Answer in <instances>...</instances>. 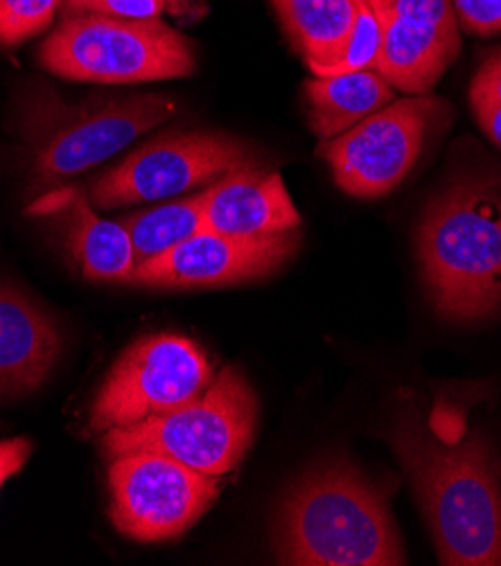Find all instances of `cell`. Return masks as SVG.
<instances>
[{"label":"cell","instance_id":"obj_23","mask_svg":"<svg viewBox=\"0 0 501 566\" xmlns=\"http://www.w3.org/2000/svg\"><path fill=\"white\" fill-rule=\"evenodd\" d=\"M388 12L409 21H425L455 34H459L461 28L452 0H396Z\"/></svg>","mask_w":501,"mask_h":566},{"label":"cell","instance_id":"obj_20","mask_svg":"<svg viewBox=\"0 0 501 566\" xmlns=\"http://www.w3.org/2000/svg\"><path fill=\"white\" fill-rule=\"evenodd\" d=\"M470 104L483 134L501 149V50L488 54L472 77Z\"/></svg>","mask_w":501,"mask_h":566},{"label":"cell","instance_id":"obj_13","mask_svg":"<svg viewBox=\"0 0 501 566\" xmlns=\"http://www.w3.org/2000/svg\"><path fill=\"white\" fill-rule=\"evenodd\" d=\"M296 210L281 172L249 165L210 186L203 229L233 238H269L296 231Z\"/></svg>","mask_w":501,"mask_h":566},{"label":"cell","instance_id":"obj_4","mask_svg":"<svg viewBox=\"0 0 501 566\" xmlns=\"http://www.w3.org/2000/svg\"><path fill=\"white\" fill-rule=\"evenodd\" d=\"M177 113V99L158 93L97 95L69 104L54 91H30L23 134L32 151V172L41 186L75 177Z\"/></svg>","mask_w":501,"mask_h":566},{"label":"cell","instance_id":"obj_1","mask_svg":"<svg viewBox=\"0 0 501 566\" xmlns=\"http://www.w3.org/2000/svg\"><path fill=\"white\" fill-rule=\"evenodd\" d=\"M431 531L440 564L501 566V468L488 440L440 438L403 420L388 431Z\"/></svg>","mask_w":501,"mask_h":566},{"label":"cell","instance_id":"obj_11","mask_svg":"<svg viewBox=\"0 0 501 566\" xmlns=\"http://www.w3.org/2000/svg\"><path fill=\"white\" fill-rule=\"evenodd\" d=\"M299 247V229L269 238H233L201 229L167 253L140 262L134 269L132 285L160 290L240 285L271 275L292 260Z\"/></svg>","mask_w":501,"mask_h":566},{"label":"cell","instance_id":"obj_3","mask_svg":"<svg viewBox=\"0 0 501 566\" xmlns=\"http://www.w3.org/2000/svg\"><path fill=\"white\" fill-rule=\"evenodd\" d=\"M438 314L481 321L501 310V177L468 175L440 190L416 233Z\"/></svg>","mask_w":501,"mask_h":566},{"label":"cell","instance_id":"obj_5","mask_svg":"<svg viewBox=\"0 0 501 566\" xmlns=\"http://www.w3.org/2000/svg\"><path fill=\"white\" fill-rule=\"evenodd\" d=\"M255 424V390L238 366H225L199 398L140 424L104 431L100 447L106 461L158 451L197 472L225 476L244 459Z\"/></svg>","mask_w":501,"mask_h":566},{"label":"cell","instance_id":"obj_18","mask_svg":"<svg viewBox=\"0 0 501 566\" xmlns=\"http://www.w3.org/2000/svg\"><path fill=\"white\" fill-rule=\"evenodd\" d=\"M208 190L210 186L190 197L123 217V226L134 244L136 266L167 253L203 229V208Z\"/></svg>","mask_w":501,"mask_h":566},{"label":"cell","instance_id":"obj_22","mask_svg":"<svg viewBox=\"0 0 501 566\" xmlns=\"http://www.w3.org/2000/svg\"><path fill=\"white\" fill-rule=\"evenodd\" d=\"M69 12H95L118 19L156 21L163 14L186 17L197 12L199 0H69Z\"/></svg>","mask_w":501,"mask_h":566},{"label":"cell","instance_id":"obj_15","mask_svg":"<svg viewBox=\"0 0 501 566\" xmlns=\"http://www.w3.org/2000/svg\"><path fill=\"white\" fill-rule=\"evenodd\" d=\"M384 14V39L377 73L396 91L427 95L459 56L461 34L425 21Z\"/></svg>","mask_w":501,"mask_h":566},{"label":"cell","instance_id":"obj_9","mask_svg":"<svg viewBox=\"0 0 501 566\" xmlns=\"http://www.w3.org/2000/svg\"><path fill=\"white\" fill-rule=\"evenodd\" d=\"M249 165H260V158L251 145L236 136L219 132L165 134L100 177L91 188V201L100 208H118L173 199L208 188Z\"/></svg>","mask_w":501,"mask_h":566},{"label":"cell","instance_id":"obj_16","mask_svg":"<svg viewBox=\"0 0 501 566\" xmlns=\"http://www.w3.org/2000/svg\"><path fill=\"white\" fill-rule=\"evenodd\" d=\"M307 123L321 140L337 138L370 113L396 99V88L377 71L312 77L305 84Z\"/></svg>","mask_w":501,"mask_h":566},{"label":"cell","instance_id":"obj_25","mask_svg":"<svg viewBox=\"0 0 501 566\" xmlns=\"http://www.w3.org/2000/svg\"><path fill=\"white\" fill-rule=\"evenodd\" d=\"M32 454V442L28 438L0 440V490L17 476Z\"/></svg>","mask_w":501,"mask_h":566},{"label":"cell","instance_id":"obj_17","mask_svg":"<svg viewBox=\"0 0 501 566\" xmlns=\"http://www.w3.org/2000/svg\"><path fill=\"white\" fill-rule=\"evenodd\" d=\"M362 0H271L290 41L310 69L325 66L340 50Z\"/></svg>","mask_w":501,"mask_h":566},{"label":"cell","instance_id":"obj_14","mask_svg":"<svg viewBox=\"0 0 501 566\" xmlns=\"http://www.w3.org/2000/svg\"><path fill=\"white\" fill-rule=\"evenodd\" d=\"M62 334L28 294L0 282V402L34 392L58 364Z\"/></svg>","mask_w":501,"mask_h":566},{"label":"cell","instance_id":"obj_8","mask_svg":"<svg viewBox=\"0 0 501 566\" xmlns=\"http://www.w3.org/2000/svg\"><path fill=\"white\" fill-rule=\"evenodd\" d=\"M448 111V104L429 95L394 99L342 136L321 140L319 156L346 195L379 199L407 179Z\"/></svg>","mask_w":501,"mask_h":566},{"label":"cell","instance_id":"obj_19","mask_svg":"<svg viewBox=\"0 0 501 566\" xmlns=\"http://www.w3.org/2000/svg\"><path fill=\"white\" fill-rule=\"evenodd\" d=\"M382 39H384V14L375 12L362 0L353 28L348 30L340 50L334 52V56L325 66H316L310 71L314 77L342 75L353 71H377Z\"/></svg>","mask_w":501,"mask_h":566},{"label":"cell","instance_id":"obj_24","mask_svg":"<svg viewBox=\"0 0 501 566\" xmlns=\"http://www.w3.org/2000/svg\"><path fill=\"white\" fill-rule=\"evenodd\" d=\"M452 6L466 32L479 36L501 32V0H452Z\"/></svg>","mask_w":501,"mask_h":566},{"label":"cell","instance_id":"obj_26","mask_svg":"<svg viewBox=\"0 0 501 566\" xmlns=\"http://www.w3.org/2000/svg\"><path fill=\"white\" fill-rule=\"evenodd\" d=\"M364 3H366L368 8H373L375 12H388V10L394 8L396 0H364Z\"/></svg>","mask_w":501,"mask_h":566},{"label":"cell","instance_id":"obj_10","mask_svg":"<svg viewBox=\"0 0 501 566\" xmlns=\"http://www.w3.org/2000/svg\"><path fill=\"white\" fill-rule=\"evenodd\" d=\"M111 522L136 542H167L190 531L219 494V476L158 451L108 461Z\"/></svg>","mask_w":501,"mask_h":566},{"label":"cell","instance_id":"obj_2","mask_svg":"<svg viewBox=\"0 0 501 566\" xmlns=\"http://www.w3.org/2000/svg\"><path fill=\"white\" fill-rule=\"evenodd\" d=\"M273 548L281 564H405L386 494L344 461L307 470L278 505Z\"/></svg>","mask_w":501,"mask_h":566},{"label":"cell","instance_id":"obj_6","mask_svg":"<svg viewBox=\"0 0 501 566\" xmlns=\"http://www.w3.org/2000/svg\"><path fill=\"white\" fill-rule=\"evenodd\" d=\"M39 64L58 77L93 84H140L188 77L192 43L165 21L69 12L45 39Z\"/></svg>","mask_w":501,"mask_h":566},{"label":"cell","instance_id":"obj_12","mask_svg":"<svg viewBox=\"0 0 501 566\" xmlns=\"http://www.w3.org/2000/svg\"><path fill=\"white\" fill-rule=\"evenodd\" d=\"M28 214L54 219L66 249L86 280L132 282L136 253L123 221L102 219L77 188H58L39 197Z\"/></svg>","mask_w":501,"mask_h":566},{"label":"cell","instance_id":"obj_7","mask_svg":"<svg viewBox=\"0 0 501 566\" xmlns=\"http://www.w3.org/2000/svg\"><path fill=\"white\" fill-rule=\"evenodd\" d=\"M203 348L181 334H149L132 344L106 375L88 413V431L134 427L170 413L215 379Z\"/></svg>","mask_w":501,"mask_h":566},{"label":"cell","instance_id":"obj_21","mask_svg":"<svg viewBox=\"0 0 501 566\" xmlns=\"http://www.w3.org/2000/svg\"><path fill=\"white\" fill-rule=\"evenodd\" d=\"M64 0H0V45H19L43 32Z\"/></svg>","mask_w":501,"mask_h":566}]
</instances>
